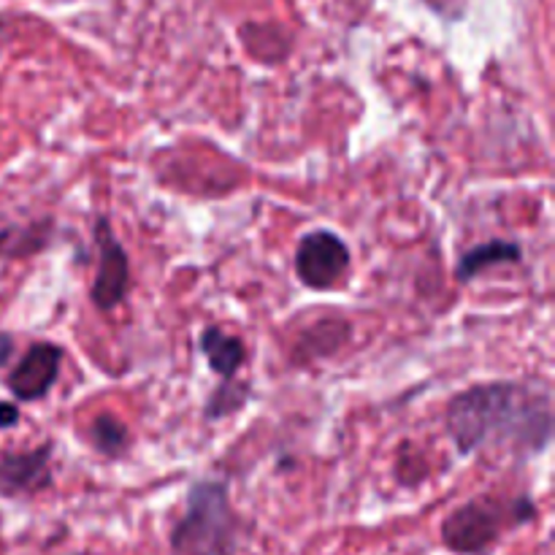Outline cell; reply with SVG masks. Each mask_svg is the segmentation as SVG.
I'll use <instances>...</instances> for the list:
<instances>
[{
    "mask_svg": "<svg viewBox=\"0 0 555 555\" xmlns=\"http://www.w3.org/2000/svg\"><path fill=\"white\" fill-rule=\"evenodd\" d=\"M448 434L464 455L480 448H513L537 455L553 437L551 399L531 385H475L450 401Z\"/></svg>",
    "mask_w": 555,
    "mask_h": 555,
    "instance_id": "obj_1",
    "label": "cell"
},
{
    "mask_svg": "<svg viewBox=\"0 0 555 555\" xmlns=\"http://www.w3.org/2000/svg\"><path fill=\"white\" fill-rule=\"evenodd\" d=\"M49 244V222L27 228H9V231L0 233V255L5 258H27V255H36L38 249H43Z\"/></svg>",
    "mask_w": 555,
    "mask_h": 555,
    "instance_id": "obj_10",
    "label": "cell"
},
{
    "mask_svg": "<svg viewBox=\"0 0 555 555\" xmlns=\"http://www.w3.org/2000/svg\"><path fill=\"white\" fill-rule=\"evenodd\" d=\"M537 507L529 496L502 502L493 496H477L455 507L442 520V545L455 555H488L507 529L531 524Z\"/></svg>",
    "mask_w": 555,
    "mask_h": 555,
    "instance_id": "obj_3",
    "label": "cell"
},
{
    "mask_svg": "<svg viewBox=\"0 0 555 555\" xmlns=\"http://www.w3.org/2000/svg\"><path fill=\"white\" fill-rule=\"evenodd\" d=\"M20 423V406L9 404V401H0V428H11Z\"/></svg>",
    "mask_w": 555,
    "mask_h": 555,
    "instance_id": "obj_13",
    "label": "cell"
},
{
    "mask_svg": "<svg viewBox=\"0 0 555 555\" xmlns=\"http://www.w3.org/2000/svg\"><path fill=\"white\" fill-rule=\"evenodd\" d=\"M249 399V388L242 383H233V379H225L220 388L211 393V399L206 401V417L209 421H220V417H228L231 412L242 410Z\"/></svg>",
    "mask_w": 555,
    "mask_h": 555,
    "instance_id": "obj_12",
    "label": "cell"
},
{
    "mask_svg": "<svg viewBox=\"0 0 555 555\" xmlns=\"http://www.w3.org/2000/svg\"><path fill=\"white\" fill-rule=\"evenodd\" d=\"M52 442L0 455V499H30L52 488Z\"/></svg>",
    "mask_w": 555,
    "mask_h": 555,
    "instance_id": "obj_6",
    "label": "cell"
},
{
    "mask_svg": "<svg viewBox=\"0 0 555 555\" xmlns=\"http://www.w3.org/2000/svg\"><path fill=\"white\" fill-rule=\"evenodd\" d=\"M76 555H92V553H76Z\"/></svg>",
    "mask_w": 555,
    "mask_h": 555,
    "instance_id": "obj_15",
    "label": "cell"
},
{
    "mask_svg": "<svg viewBox=\"0 0 555 555\" xmlns=\"http://www.w3.org/2000/svg\"><path fill=\"white\" fill-rule=\"evenodd\" d=\"M90 442L92 448H95L98 453L106 455V459H119L130 444L128 428H125L114 415H101L92 423Z\"/></svg>",
    "mask_w": 555,
    "mask_h": 555,
    "instance_id": "obj_11",
    "label": "cell"
},
{
    "mask_svg": "<svg viewBox=\"0 0 555 555\" xmlns=\"http://www.w3.org/2000/svg\"><path fill=\"white\" fill-rule=\"evenodd\" d=\"M95 238L98 249H101V258H98V274L92 282L90 298L101 312H112L119 304L125 301L130 291V263L128 253L122 249V244L114 238L112 228H108L106 217L95 222Z\"/></svg>",
    "mask_w": 555,
    "mask_h": 555,
    "instance_id": "obj_5",
    "label": "cell"
},
{
    "mask_svg": "<svg viewBox=\"0 0 555 555\" xmlns=\"http://www.w3.org/2000/svg\"><path fill=\"white\" fill-rule=\"evenodd\" d=\"M60 363H63V350L49 341H38L9 374V390L20 401L43 399L57 383Z\"/></svg>",
    "mask_w": 555,
    "mask_h": 555,
    "instance_id": "obj_7",
    "label": "cell"
},
{
    "mask_svg": "<svg viewBox=\"0 0 555 555\" xmlns=\"http://www.w3.org/2000/svg\"><path fill=\"white\" fill-rule=\"evenodd\" d=\"M14 356V339L9 334H0V369L11 361Z\"/></svg>",
    "mask_w": 555,
    "mask_h": 555,
    "instance_id": "obj_14",
    "label": "cell"
},
{
    "mask_svg": "<svg viewBox=\"0 0 555 555\" xmlns=\"http://www.w3.org/2000/svg\"><path fill=\"white\" fill-rule=\"evenodd\" d=\"M244 524L231 504L228 486L201 480L190 488L188 507L168 537V555H236Z\"/></svg>",
    "mask_w": 555,
    "mask_h": 555,
    "instance_id": "obj_2",
    "label": "cell"
},
{
    "mask_svg": "<svg viewBox=\"0 0 555 555\" xmlns=\"http://www.w3.org/2000/svg\"><path fill=\"white\" fill-rule=\"evenodd\" d=\"M520 260V247L507 238H493V242L480 244V247H472L469 253L461 258L455 276L459 282H472L482 274V271L493 269V266L502 263H518Z\"/></svg>",
    "mask_w": 555,
    "mask_h": 555,
    "instance_id": "obj_9",
    "label": "cell"
},
{
    "mask_svg": "<svg viewBox=\"0 0 555 555\" xmlns=\"http://www.w3.org/2000/svg\"><path fill=\"white\" fill-rule=\"evenodd\" d=\"M201 352L209 361L211 372L220 374L222 379L236 377L244 358H247V350H244L242 341L236 336L225 334L222 328H217V325H209V328L201 331Z\"/></svg>",
    "mask_w": 555,
    "mask_h": 555,
    "instance_id": "obj_8",
    "label": "cell"
},
{
    "mask_svg": "<svg viewBox=\"0 0 555 555\" xmlns=\"http://www.w3.org/2000/svg\"><path fill=\"white\" fill-rule=\"evenodd\" d=\"M350 271V247L331 231H312L298 242L296 274L312 291L336 287Z\"/></svg>",
    "mask_w": 555,
    "mask_h": 555,
    "instance_id": "obj_4",
    "label": "cell"
}]
</instances>
